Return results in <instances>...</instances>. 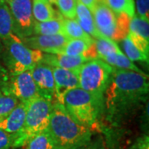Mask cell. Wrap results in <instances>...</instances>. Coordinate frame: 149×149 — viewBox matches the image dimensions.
<instances>
[{
    "mask_svg": "<svg viewBox=\"0 0 149 149\" xmlns=\"http://www.w3.org/2000/svg\"><path fill=\"white\" fill-rule=\"evenodd\" d=\"M112 71L113 67L100 59L88 60L77 70L79 87L91 94L104 96Z\"/></svg>",
    "mask_w": 149,
    "mask_h": 149,
    "instance_id": "6",
    "label": "cell"
},
{
    "mask_svg": "<svg viewBox=\"0 0 149 149\" xmlns=\"http://www.w3.org/2000/svg\"><path fill=\"white\" fill-rule=\"evenodd\" d=\"M93 42H88L82 39H70L57 54L67 56H84Z\"/></svg>",
    "mask_w": 149,
    "mask_h": 149,
    "instance_id": "22",
    "label": "cell"
},
{
    "mask_svg": "<svg viewBox=\"0 0 149 149\" xmlns=\"http://www.w3.org/2000/svg\"><path fill=\"white\" fill-rule=\"evenodd\" d=\"M63 29L64 34L69 39H82L88 42H93L94 38L89 36L82 29L76 19L63 18Z\"/></svg>",
    "mask_w": 149,
    "mask_h": 149,
    "instance_id": "21",
    "label": "cell"
},
{
    "mask_svg": "<svg viewBox=\"0 0 149 149\" xmlns=\"http://www.w3.org/2000/svg\"><path fill=\"white\" fill-rule=\"evenodd\" d=\"M79 1L82 4H84L86 8H88V9L92 13L98 0H79Z\"/></svg>",
    "mask_w": 149,
    "mask_h": 149,
    "instance_id": "35",
    "label": "cell"
},
{
    "mask_svg": "<svg viewBox=\"0 0 149 149\" xmlns=\"http://www.w3.org/2000/svg\"><path fill=\"white\" fill-rule=\"evenodd\" d=\"M75 19L80 24V27H82V29L92 38L96 39L103 37L96 28L92 13L88 9V8L82 4L79 0H77L76 2Z\"/></svg>",
    "mask_w": 149,
    "mask_h": 149,
    "instance_id": "16",
    "label": "cell"
},
{
    "mask_svg": "<svg viewBox=\"0 0 149 149\" xmlns=\"http://www.w3.org/2000/svg\"><path fill=\"white\" fill-rule=\"evenodd\" d=\"M77 149H105L104 148V143L102 142V140H96V141H92L91 139V141L89 143H87L85 145L80 147L79 148Z\"/></svg>",
    "mask_w": 149,
    "mask_h": 149,
    "instance_id": "34",
    "label": "cell"
},
{
    "mask_svg": "<svg viewBox=\"0 0 149 149\" xmlns=\"http://www.w3.org/2000/svg\"><path fill=\"white\" fill-rule=\"evenodd\" d=\"M134 5L137 9V15L149 21V0H135Z\"/></svg>",
    "mask_w": 149,
    "mask_h": 149,
    "instance_id": "30",
    "label": "cell"
},
{
    "mask_svg": "<svg viewBox=\"0 0 149 149\" xmlns=\"http://www.w3.org/2000/svg\"><path fill=\"white\" fill-rule=\"evenodd\" d=\"M63 17L57 16L47 22H34L33 35L64 34Z\"/></svg>",
    "mask_w": 149,
    "mask_h": 149,
    "instance_id": "17",
    "label": "cell"
},
{
    "mask_svg": "<svg viewBox=\"0 0 149 149\" xmlns=\"http://www.w3.org/2000/svg\"><path fill=\"white\" fill-rule=\"evenodd\" d=\"M61 104L75 121L93 132L98 128V120L104 110V96H99L74 88L65 93Z\"/></svg>",
    "mask_w": 149,
    "mask_h": 149,
    "instance_id": "3",
    "label": "cell"
},
{
    "mask_svg": "<svg viewBox=\"0 0 149 149\" xmlns=\"http://www.w3.org/2000/svg\"><path fill=\"white\" fill-rule=\"evenodd\" d=\"M26 145L27 149H56L53 139L47 130L33 136Z\"/></svg>",
    "mask_w": 149,
    "mask_h": 149,
    "instance_id": "24",
    "label": "cell"
},
{
    "mask_svg": "<svg viewBox=\"0 0 149 149\" xmlns=\"http://www.w3.org/2000/svg\"><path fill=\"white\" fill-rule=\"evenodd\" d=\"M8 92L15 96L20 102L27 104L41 97L32 78L31 70L17 74H9Z\"/></svg>",
    "mask_w": 149,
    "mask_h": 149,
    "instance_id": "8",
    "label": "cell"
},
{
    "mask_svg": "<svg viewBox=\"0 0 149 149\" xmlns=\"http://www.w3.org/2000/svg\"><path fill=\"white\" fill-rule=\"evenodd\" d=\"M13 34H14L13 17L8 6L4 2L0 3V41L4 42Z\"/></svg>",
    "mask_w": 149,
    "mask_h": 149,
    "instance_id": "19",
    "label": "cell"
},
{
    "mask_svg": "<svg viewBox=\"0 0 149 149\" xmlns=\"http://www.w3.org/2000/svg\"><path fill=\"white\" fill-rule=\"evenodd\" d=\"M98 32L103 37L113 39L116 29V14L107 5L105 0H98L92 11Z\"/></svg>",
    "mask_w": 149,
    "mask_h": 149,
    "instance_id": "11",
    "label": "cell"
},
{
    "mask_svg": "<svg viewBox=\"0 0 149 149\" xmlns=\"http://www.w3.org/2000/svg\"><path fill=\"white\" fill-rule=\"evenodd\" d=\"M105 2L115 14L126 13L131 18L135 14L134 0H105Z\"/></svg>",
    "mask_w": 149,
    "mask_h": 149,
    "instance_id": "26",
    "label": "cell"
},
{
    "mask_svg": "<svg viewBox=\"0 0 149 149\" xmlns=\"http://www.w3.org/2000/svg\"><path fill=\"white\" fill-rule=\"evenodd\" d=\"M148 74L113 68L104 93V109L108 120L120 122L148 101Z\"/></svg>",
    "mask_w": 149,
    "mask_h": 149,
    "instance_id": "1",
    "label": "cell"
},
{
    "mask_svg": "<svg viewBox=\"0 0 149 149\" xmlns=\"http://www.w3.org/2000/svg\"><path fill=\"white\" fill-rule=\"evenodd\" d=\"M5 2V0H0V3H4Z\"/></svg>",
    "mask_w": 149,
    "mask_h": 149,
    "instance_id": "38",
    "label": "cell"
},
{
    "mask_svg": "<svg viewBox=\"0 0 149 149\" xmlns=\"http://www.w3.org/2000/svg\"><path fill=\"white\" fill-rule=\"evenodd\" d=\"M88 59L84 56H67L63 54L43 53L41 61L52 67L77 71Z\"/></svg>",
    "mask_w": 149,
    "mask_h": 149,
    "instance_id": "14",
    "label": "cell"
},
{
    "mask_svg": "<svg viewBox=\"0 0 149 149\" xmlns=\"http://www.w3.org/2000/svg\"><path fill=\"white\" fill-rule=\"evenodd\" d=\"M48 1H49V2H50V3H51L52 4V3L54 4V3H55V0H48Z\"/></svg>",
    "mask_w": 149,
    "mask_h": 149,
    "instance_id": "36",
    "label": "cell"
},
{
    "mask_svg": "<svg viewBox=\"0 0 149 149\" xmlns=\"http://www.w3.org/2000/svg\"><path fill=\"white\" fill-rule=\"evenodd\" d=\"M52 68L55 81V98L56 99V102L61 104L63 96L66 92L79 87L77 71L58 67Z\"/></svg>",
    "mask_w": 149,
    "mask_h": 149,
    "instance_id": "13",
    "label": "cell"
},
{
    "mask_svg": "<svg viewBox=\"0 0 149 149\" xmlns=\"http://www.w3.org/2000/svg\"><path fill=\"white\" fill-rule=\"evenodd\" d=\"M2 50V42L0 41V51Z\"/></svg>",
    "mask_w": 149,
    "mask_h": 149,
    "instance_id": "37",
    "label": "cell"
},
{
    "mask_svg": "<svg viewBox=\"0 0 149 149\" xmlns=\"http://www.w3.org/2000/svg\"><path fill=\"white\" fill-rule=\"evenodd\" d=\"M32 10L34 20L37 22H47L56 17L48 0H32Z\"/></svg>",
    "mask_w": 149,
    "mask_h": 149,
    "instance_id": "18",
    "label": "cell"
},
{
    "mask_svg": "<svg viewBox=\"0 0 149 149\" xmlns=\"http://www.w3.org/2000/svg\"><path fill=\"white\" fill-rule=\"evenodd\" d=\"M76 2L77 0H55L54 4L57 6L63 17L74 19L76 16Z\"/></svg>",
    "mask_w": 149,
    "mask_h": 149,
    "instance_id": "29",
    "label": "cell"
},
{
    "mask_svg": "<svg viewBox=\"0 0 149 149\" xmlns=\"http://www.w3.org/2000/svg\"><path fill=\"white\" fill-rule=\"evenodd\" d=\"M19 102L15 96L8 92H3L0 95V122L13 110Z\"/></svg>",
    "mask_w": 149,
    "mask_h": 149,
    "instance_id": "28",
    "label": "cell"
},
{
    "mask_svg": "<svg viewBox=\"0 0 149 149\" xmlns=\"http://www.w3.org/2000/svg\"><path fill=\"white\" fill-rule=\"evenodd\" d=\"M3 44L6 50L7 70L10 74L32 70L33 66L42 59L43 52L27 47L15 34H13Z\"/></svg>",
    "mask_w": 149,
    "mask_h": 149,
    "instance_id": "5",
    "label": "cell"
},
{
    "mask_svg": "<svg viewBox=\"0 0 149 149\" xmlns=\"http://www.w3.org/2000/svg\"><path fill=\"white\" fill-rule=\"evenodd\" d=\"M69 40L65 34L33 35L21 39L27 47L48 54H57Z\"/></svg>",
    "mask_w": 149,
    "mask_h": 149,
    "instance_id": "10",
    "label": "cell"
},
{
    "mask_svg": "<svg viewBox=\"0 0 149 149\" xmlns=\"http://www.w3.org/2000/svg\"><path fill=\"white\" fill-rule=\"evenodd\" d=\"M105 63L109 65L113 68L120 70H133L139 73H143V71L139 69L136 65L131 61L126 56V55L122 52V51H118L117 52L111 54L108 56L107 57L103 59Z\"/></svg>",
    "mask_w": 149,
    "mask_h": 149,
    "instance_id": "20",
    "label": "cell"
},
{
    "mask_svg": "<svg viewBox=\"0 0 149 149\" xmlns=\"http://www.w3.org/2000/svg\"><path fill=\"white\" fill-rule=\"evenodd\" d=\"M122 41L123 47L124 50L125 55L131 61L133 62V61H141V62H145L148 64L149 56L143 53L139 48L133 44L130 37L127 36L125 38H123Z\"/></svg>",
    "mask_w": 149,
    "mask_h": 149,
    "instance_id": "25",
    "label": "cell"
},
{
    "mask_svg": "<svg viewBox=\"0 0 149 149\" xmlns=\"http://www.w3.org/2000/svg\"><path fill=\"white\" fill-rule=\"evenodd\" d=\"M130 149H149L148 134L145 133L133 143Z\"/></svg>",
    "mask_w": 149,
    "mask_h": 149,
    "instance_id": "33",
    "label": "cell"
},
{
    "mask_svg": "<svg viewBox=\"0 0 149 149\" xmlns=\"http://www.w3.org/2000/svg\"><path fill=\"white\" fill-rule=\"evenodd\" d=\"M131 17L126 13L116 14V29L113 37V41L118 42L128 36Z\"/></svg>",
    "mask_w": 149,
    "mask_h": 149,
    "instance_id": "27",
    "label": "cell"
},
{
    "mask_svg": "<svg viewBox=\"0 0 149 149\" xmlns=\"http://www.w3.org/2000/svg\"><path fill=\"white\" fill-rule=\"evenodd\" d=\"M31 73L39 95L49 101L53 102L56 90L52 66L40 61L33 66Z\"/></svg>",
    "mask_w": 149,
    "mask_h": 149,
    "instance_id": "9",
    "label": "cell"
},
{
    "mask_svg": "<svg viewBox=\"0 0 149 149\" xmlns=\"http://www.w3.org/2000/svg\"><path fill=\"white\" fill-rule=\"evenodd\" d=\"M56 149H77L92 139L93 131L75 121L58 102H54L47 128Z\"/></svg>",
    "mask_w": 149,
    "mask_h": 149,
    "instance_id": "2",
    "label": "cell"
},
{
    "mask_svg": "<svg viewBox=\"0 0 149 149\" xmlns=\"http://www.w3.org/2000/svg\"><path fill=\"white\" fill-rule=\"evenodd\" d=\"M128 36L143 53L149 56V21L134 14L130 20Z\"/></svg>",
    "mask_w": 149,
    "mask_h": 149,
    "instance_id": "12",
    "label": "cell"
},
{
    "mask_svg": "<svg viewBox=\"0 0 149 149\" xmlns=\"http://www.w3.org/2000/svg\"><path fill=\"white\" fill-rule=\"evenodd\" d=\"M7 1H9V0H5V2H7Z\"/></svg>",
    "mask_w": 149,
    "mask_h": 149,
    "instance_id": "39",
    "label": "cell"
},
{
    "mask_svg": "<svg viewBox=\"0 0 149 149\" xmlns=\"http://www.w3.org/2000/svg\"><path fill=\"white\" fill-rule=\"evenodd\" d=\"M9 80L8 71L0 66V95L3 92H8V85Z\"/></svg>",
    "mask_w": 149,
    "mask_h": 149,
    "instance_id": "32",
    "label": "cell"
},
{
    "mask_svg": "<svg viewBox=\"0 0 149 149\" xmlns=\"http://www.w3.org/2000/svg\"><path fill=\"white\" fill-rule=\"evenodd\" d=\"M94 44L97 57L100 60H103L108 56L120 51L117 43L106 37H100L94 39Z\"/></svg>",
    "mask_w": 149,
    "mask_h": 149,
    "instance_id": "23",
    "label": "cell"
},
{
    "mask_svg": "<svg viewBox=\"0 0 149 149\" xmlns=\"http://www.w3.org/2000/svg\"><path fill=\"white\" fill-rule=\"evenodd\" d=\"M53 102L39 97L31 101L27 107L23 127L18 133L12 136L13 149L25 146L37 133L47 130Z\"/></svg>",
    "mask_w": 149,
    "mask_h": 149,
    "instance_id": "4",
    "label": "cell"
},
{
    "mask_svg": "<svg viewBox=\"0 0 149 149\" xmlns=\"http://www.w3.org/2000/svg\"><path fill=\"white\" fill-rule=\"evenodd\" d=\"M6 3L13 17L14 34L20 39L33 36L35 20L32 15V0H9Z\"/></svg>",
    "mask_w": 149,
    "mask_h": 149,
    "instance_id": "7",
    "label": "cell"
},
{
    "mask_svg": "<svg viewBox=\"0 0 149 149\" xmlns=\"http://www.w3.org/2000/svg\"><path fill=\"white\" fill-rule=\"evenodd\" d=\"M12 135L0 128V149H13Z\"/></svg>",
    "mask_w": 149,
    "mask_h": 149,
    "instance_id": "31",
    "label": "cell"
},
{
    "mask_svg": "<svg viewBox=\"0 0 149 149\" xmlns=\"http://www.w3.org/2000/svg\"><path fill=\"white\" fill-rule=\"evenodd\" d=\"M27 104L19 102L13 110L0 122V128L12 136L18 133L24 124Z\"/></svg>",
    "mask_w": 149,
    "mask_h": 149,
    "instance_id": "15",
    "label": "cell"
}]
</instances>
